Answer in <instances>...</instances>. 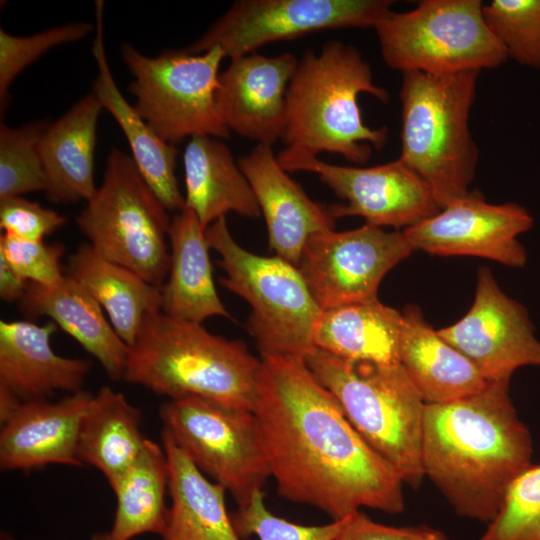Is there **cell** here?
<instances>
[{
    "instance_id": "1",
    "label": "cell",
    "mask_w": 540,
    "mask_h": 540,
    "mask_svg": "<svg viewBox=\"0 0 540 540\" xmlns=\"http://www.w3.org/2000/svg\"><path fill=\"white\" fill-rule=\"evenodd\" d=\"M260 358L253 412L278 492L332 520L361 508L402 512L403 481L361 437L305 360Z\"/></svg>"
},
{
    "instance_id": "2",
    "label": "cell",
    "mask_w": 540,
    "mask_h": 540,
    "mask_svg": "<svg viewBox=\"0 0 540 540\" xmlns=\"http://www.w3.org/2000/svg\"><path fill=\"white\" fill-rule=\"evenodd\" d=\"M532 452L509 382H489L475 394L424 405V476L461 516L490 522L509 486L532 464Z\"/></svg>"
},
{
    "instance_id": "3",
    "label": "cell",
    "mask_w": 540,
    "mask_h": 540,
    "mask_svg": "<svg viewBox=\"0 0 540 540\" xmlns=\"http://www.w3.org/2000/svg\"><path fill=\"white\" fill-rule=\"evenodd\" d=\"M260 370L261 358L241 340L159 310L145 316L129 347L123 380L168 399L194 396L254 411Z\"/></svg>"
},
{
    "instance_id": "4",
    "label": "cell",
    "mask_w": 540,
    "mask_h": 540,
    "mask_svg": "<svg viewBox=\"0 0 540 540\" xmlns=\"http://www.w3.org/2000/svg\"><path fill=\"white\" fill-rule=\"evenodd\" d=\"M361 94L383 103L389 100L388 91L375 84L371 66L355 46L329 41L318 53L305 51L286 95L282 137L286 148L311 156L336 153L356 165L368 162L373 149L384 147L388 131L363 122Z\"/></svg>"
},
{
    "instance_id": "5",
    "label": "cell",
    "mask_w": 540,
    "mask_h": 540,
    "mask_svg": "<svg viewBox=\"0 0 540 540\" xmlns=\"http://www.w3.org/2000/svg\"><path fill=\"white\" fill-rule=\"evenodd\" d=\"M480 71L402 73L399 160L431 189L440 209L466 195L479 150L469 115Z\"/></svg>"
},
{
    "instance_id": "6",
    "label": "cell",
    "mask_w": 540,
    "mask_h": 540,
    "mask_svg": "<svg viewBox=\"0 0 540 540\" xmlns=\"http://www.w3.org/2000/svg\"><path fill=\"white\" fill-rule=\"evenodd\" d=\"M305 362L366 443L403 483L419 486L424 477L421 443L425 403L402 365L348 361L317 348Z\"/></svg>"
},
{
    "instance_id": "7",
    "label": "cell",
    "mask_w": 540,
    "mask_h": 540,
    "mask_svg": "<svg viewBox=\"0 0 540 540\" xmlns=\"http://www.w3.org/2000/svg\"><path fill=\"white\" fill-rule=\"evenodd\" d=\"M210 249L225 272L220 284L251 307L247 330L261 356L304 359L315 349L314 333L322 314L298 268L279 256H260L241 247L226 217L205 230Z\"/></svg>"
},
{
    "instance_id": "8",
    "label": "cell",
    "mask_w": 540,
    "mask_h": 540,
    "mask_svg": "<svg viewBox=\"0 0 540 540\" xmlns=\"http://www.w3.org/2000/svg\"><path fill=\"white\" fill-rule=\"evenodd\" d=\"M86 203L75 222L94 251L162 287L171 219L132 157L112 148L102 184Z\"/></svg>"
},
{
    "instance_id": "9",
    "label": "cell",
    "mask_w": 540,
    "mask_h": 540,
    "mask_svg": "<svg viewBox=\"0 0 540 540\" xmlns=\"http://www.w3.org/2000/svg\"><path fill=\"white\" fill-rule=\"evenodd\" d=\"M480 0H423L392 10L374 27L388 67L454 74L497 68L508 58L483 16Z\"/></svg>"
},
{
    "instance_id": "10",
    "label": "cell",
    "mask_w": 540,
    "mask_h": 540,
    "mask_svg": "<svg viewBox=\"0 0 540 540\" xmlns=\"http://www.w3.org/2000/svg\"><path fill=\"white\" fill-rule=\"evenodd\" d=\"M121 54L134 77L129 91L141 118L163 141L211 136L226 139L230 130L216 105L223 52L214 47L201 54L164 51L157 57L141 54L125 43Z\"/></svg>"
},
{
    "instance_id": "11",
    "label": "cell",
    "mask_w": 540,
    "mask_h": 540,
    "mask_svg": "<svg viewBox=\"0 0 540 540\" xmlns=\"http://www.w3.org/2000/svg\"><path fill=\"white\" fill-rule=\"evenodd\" d=\"M166 431L193 463L222 485L238 507L271 477L262 432L253 411L187 396L159 409Z\"/></svg>"
},
{
    "instance_id": "12",
    "label": "cell",
    "mask_w": 540,
    "mask_h": 540,
    "mask_svg": "<svg viewBox=\"0 0 540 540\" xmlns=\"http://www.w3.org/2000/svg\"><path fill=\"white\" fill-rule=\"evenodd\" d=\"M392 5L390 0H238L185 50L201 54L219 47L234 59L316 31L374 28Z\"/></svg>"
},
{
    "instance_id": "13",
    "label": "cell",
    "mask_w": 540,
    "mask_h": 540,
    "mask_svg": "<svg viewBox=\"0 0 540 540\" xmlns=\"http://www.w3.org/2000/svg\"><path fill=\"white\" fill-rule=\"evenodd\" d=\"M414 249L403 231L361 227L313 235L297 268L322 310L376 299L384 276Z\"/></svg>"
},
{
    "instance_id": "14",
    "label": "cell",
    "mask_w": 540,
    "mask_h": 540,
    "mask_svg": "<svg viewBox=\"0 0 540 540\" xmlns=\"http://www.w3.org/2000/svg\"><path fill=\"white\" fill-rule=\"evenodd\" d=\"M286 172H310L346 204L330 205L335 219L360 216L366 224L412 227L440 211L429 186L399 159L372 167L343 166L284 148L277 155Z\"/></svg>"
},
{
    "instance_id": "15",
    "label": "cell",
    "mask_w": 540,
    "mask_h": 540,
    "mask_svg": "<svg viewBox=\"0 0 540 540\" xmlns=\"http://www.w3.org/2000/svg\"><path fill=\"white\" fill-rule=\"evenodd\" d=\"M438 334L469 359L486 381L509 382L524 366H540V341L527 310L499 288L487 267L478 270L474 302Z\"/></svg>"
},
{
    "instance_id": "16",
    "label": "cell",
    "mask_w": 540,
    "mask_h": 540,
    "mask_svg": "<svg viewBox=\"0 0 540 540\" xmlns=\"http://www.w3.org/2000/svg\"><path fill=\"white\" fill-rule=\"evenodd\" d=\"M533 217L516 203L491 204L477 190L469 191L432 217L404 229L415 250L436 255H469L510 267L526 264L517 237L530 230Z\"/></svg>"
},
{
    "instance_id": "17",
    "label": "cell",
    "mask_w": 540,
    "mask_h": 540,
    "mask_svg": "<svg viewBox=\"0 0 540 540\" xmlns=\"http://www.w3.org/2000/svg\"><path fill=\"white\" fill-rule=\"evenodd\" d=\"M297 63L289 52L231 59L216 91L217 109L228 129L257 144L272 146L282 140L286 95Z\"/></svg>"
},
{
    "instance_id": "18",
    "label": "cell",
    "mask_w": 540,
    "mask_h": 540,
    "mask_svg": "<svg viewBox=\"0 0 540 540\" xmlns=\"http://www.w3.org/2000/svg\"><path fill=\"white\" fill-rule=\"evenodd\" d=\"M93 395L81 389L56 402L47 399L15 405L0 418L1 470L82 466L77 457L78 433Z\"/></svg>"
},
{
    "instance_id": "19",
    "label": "cell",
    "mask_w": 540,
    "mask_h": 540,
    "mask_svg": "<svg viewBox=\"0 0 540 540\" xmlns=\"http://www.w3.org/2000/svg\"><path fill=\"white\" fill-rule=\"evenodd\" d=\"M238 165L264 216L270 248L297 266L313 235L335 229L329 206L308 197L280 166L270 145L257 144Z\"/></svg>"
},
{
    "instance_id": "20",
    "label": "cell",
    "mask_w": 540,
    "mask_h": 540,
    "mask_svg": "<svg viewBox=\"0 0 540 540\" xmlns=\"http://www.w3.org/2000/svg\"><path fill=\"white\" fill-rule=\"evenodd\" d=\"M57 327L54 322L0 321V394L27 402L82 389L92 362L55 353L50 340Z\"/></svg>"
},
{
    "instance_id": "21",
    "label": "cell",
    "mask_w": 540,
    "mask_h": 540,
    "mask_svg": "<svg viewBox=\"0 0 540 540\" xmlns=\"http://www.w3.org/2000/svg\"><path fill=\"white\" fill-rule=\"evenodd\" d=\"M102 0L95 1V38L92 54L98 74L93 81V93L122 129L140 174L168 211L185 208V197L175 175L177 148L163 141L121 94L111 73L103 34Z\"/></svg>"
},
{
    "instance_id": "22",
    "label": "cell",
    "mask_w": 540,
    "mask_h": 540,
    "mask_svg": "<svg viewBox=\"0 0 540 540\" xmlns=\"http://www.w3.org/2000/svg\"><path fill=\"white\" fill-rule=\"evenodd\" d=\"M27 317L47 316L95 357L111 380L123 379L129 347L104 316L102 307L68 275L56 284L28 282L18 301Z\"/></svg>"
},
{
    "instance_id": "23",
    "label": "cell",
    "mask_w": 540,
    "mask_h": 540,
    "mask_svg": "<svg viewBox=\"0 0 540 540\" xmlns=\"http://www.w3.org/2000/svg\"><path fill=\"white\" fill-rule=\"evenodd\" d=\"M102 104L91 92L77 101L41 137L39 153L54 203L86 202L95 194L94 152Z\"/></svg>"
},
{
    "instance_id": "24",
    "label": "cell",
    "mask_w": 540,
    "mask_h": 540,
    "mask_svg": "<svg viewBox=\"0 0 540 540\" xmlns=\"http://www.w3.org/2000/svg\"><path fill=\"white\" fill-rule=\"evenodd\" d=\"M402 315L398 361L425 404L453 401L488 385L474 364L432 328L417 306H408Z\"/></svg>"
},
{
    "instance_id": "25",
    "label": "cell",
    "mask_w": 540,
    "mask_h": 540,
    "mask_svg": "<svg viewBox=\"0 0 540 540\" xmlns=\"http://www.w3.org/2000/svg\"><path fill=\"white\" fill-rule=\"evenodd\" d=\"M205 230L186 207L174 215L169 228V273L161 287L163 313L201 324L214 316L232 319L214 284Z\"/></svg>"
},
{
    "instance_id": "26",
    "label": "cell",
    "mask_w": 540,
    "mask_h": 540,
    "mask_svg": "<svg viewBox=\"0 0 540 540\" xmlns=\"http://www.w3.org/2000/svg\"><path fill=\"white\" fill-rule=\"evenodd\" d=\"M171 505L162 540H243L225 503V488L210 480L164 430Z\"/></svg>"
},
{
    "instance_id": "27",
    "label": "cell",
    "mask_w": 540,
    "mask_h": 540,
    "mask_svg": "<svg viewBox=\"0 0 540 540\" xmlns=\"http://www.w3.org/2000/svg\"><path fill=\"white\" fill-rule=\"evenodd\" d=\"M185 207L192 210L206 229L229 212L244 217L260 215L252 188L219 138L197 136L183 153Z\"/></svg>"
},
{
    "instance_id": "28",
    "label": "cell",
    "mask_w": 540,
    "mask_h": 540,
    "mask_svg": "<svg viewBox=\"0 0 540 540\" xmlns=\"http://www.w3.org/2000/svg\"><path fill=\"white\" fill-rule=\"evenodd\" d=\"M66 271L106 311L112 327L128 347L135 342L145 316L161 310V287L103 258L88 243L69 256Z\"/></svg>"
},
{
    "instance_id": "29",
    "label": "cell",
    "mask_w": 540,
    "mask_h": 540,
    "mask_svg": "<svg viewBox=\"0 0 540 540\" xmlns=\"http://www.w3.org/2000/svg\"><path fill=\"white\" fill-rule=\"evenodd\" d=\"M402 312L378 298L323 310L315 348L348 361L399 363Z\"/></svg>"
},
{
    "instance_id": "30",
    "label": "cell",
    "mask_w": 540,
    "mask_h": 540,
    "mask_svg": "<svg viewBox=\"0 0 540 540\" xmlns=\"http://www.w3.org/2000/svg\"><path fill=\"white\" fill-rule=\"evenodd\" d=\"M146 439L139 410L122 393L104 386L82 417L77 457L82 465L98 469L112 487L139 456Z\"/></svg>"
},
{
    "instance_id": "31",
    "label": "cell",
    "mask_w": 540,
    "mask_h": 540,
    "mask_svg": "<svg viewBox=\"0 0 540 540\" xmlns=\"http://www.w3.org/2000/svg\"><path fill=\"white\" fill-rule=\"evenodd\" d=\"M111 488L116 510L109 532L114 539L162 535L169 510V464L163 446L146 439L139 456Z\"/></svg>"
},
{
    "instance_id": "32",
    "label": "cell",
    "mask_w": 540,
    "mask_h": 540,
    "mask_svg": "<svg viewBox=\"0 0 540 540\" xmlns=\"http://www.w3.org/2000/svg\"><path fill=\"white\" fill-rule=\"evenodd\" d=\"M47 121L11 128L0 125V199L46 191L47 178L39 153V143Z\"/></svg>"
},
{
    "instance_id": "33",
    "label": "cell",
    "mask_w": 540,
    "mask_h": 540,
    "mask_svg": "<svg viewBox=\"0 0 540 540\" xmlns=\"http://www.w3.org/2000/svg\"><path fill=\"white\" fill-rule=\"evenodd\" d=\"M483 16L508 57L540 69V0H493Z\"/></svg>"
},
{
    "instance_id": "34",
    "label": "cell",
    "mask_w": 540,
    "mask_h": 540,
    "mask_svg": "<svg viewBox=\"0 0 540 540\" xmlns=\"http://www.w3.org/2000/svg\"><path fill=\"white\" fill-rule=\"evenodd\" d=\"M479 540H540V464L512 482Z\"/></svg>"
},
{
    "instance_id": "35",
    "label": "cell",
    "mask_w": 540,
    "mask_h": 540,
    "mask_svg": "<svg viewBox=\"0 0 540 540\" xmlns=\"http://www.w3.org/2000/svg\"><path fill=\"white\" fill-rule=\"evenodd\" d=\"M95 30L88 22H71L30 36H15L0 29V111L10 103L15 78L50 49L85 38Z\"/></svg>"
},
{
    "instance_id": "36",
    "label": "cell",
    "mask_w": 540,
    "mask_h": 540,
    "mask_svg": "<svg viewBox=\"0 0 540 540\" xmlns=\"http://www.w3.org/2000/svg\"><path fill=\"white\" fill-rule=\"evenodd\" d=\"M231 518L242 539L255 535L259 540H338L343 526V518L322 525H302L276 516L266 507L263 490L255 492Z\"/></svg>"
},
{
    "instance_id": "37",
    "label": "cell",
    "mask_w": 540,
    "mask_h": 540,
    "mask_svg": "<svg viewBox=\"0 0 540 540\" xmlns=\"http://www.w3.org/2000/svg\"><path fill=\"white\" fill-rule=\"evenodd\" d=\"M65 253L62 243L29 241L11 235L0 236V254L26 281L51 285L65 277L61 260Z\"/></svg>"
},
{
    "instance_id": "38",
    "label": "cell",
    "mask_w": 540,
    "mask_h": 540,
    "mask_svg": "<svg viewBox=\"0 0 540 540\" xmlns=\"http://www.w3.org/2000/svg\"><path fill=\"white\" fill-rule=\"evenodd\" d=\"M66 223L55 210L21 196L0 199V227L4 234L29 241L44 238Z\"/></svg>"
},
{
    "instance_id": "39",
    "label": "cell",
    "mask_w": 540,
    "mask_h": 540,
    "mask_svg": "<svg viewBox=\"0 0 540 540\" xmlns=\"http://www.w3.org/2000/svg\"><path fill=\"white\" fill-rule=\"evenodd\" d=\"M338 540H449L434 528L419 526H389L373 521L361 511L343 518Z\"/></svg>"
},
{
    "instance_id": "40",
    "label": "cell",
    "mask_w": 540,
    "mask_h": 540,
    "mask_svg": "<svg viewBox=\"0 0 540 540\" xmlns=\"http://www.w3.org/2000/svg\"><path fill=\"white\" fill-rule=\"evenodd\" d=\"M28 281L23 279L0 254V297L4 302H18L24 295Z\"/></svg>"
},
{
    "instance_id": "41",
    "label": "cell",
    "mask_w": 540,
    "mask_h": 540,
    "mask_svg": "<svg viewBox=\"0 0 540 540\" xmlns=\"http://www.w3.org/2000/svg\"><path fill=\"white\" fill-rule=\"evenodd\" d=\"M91 540H116L113 538V536L110 534V532H101L97 533L92 536Z\"/></svg>"
},
{
    "instance_id": "42",
    "label": "cell",
    "mask_w": 540,
    "mask_h": 540,
    "mask_svg": "<svg viewBox=\"0 0 540 540\" xmlns=\"http://www.w3.org/2000/svg\"><path fill=\"white\" fill-rule=\"evenodd\" d=\"M0 540H13L12 537L7 533H2Z\"/></svg>"
}]
</instances>
